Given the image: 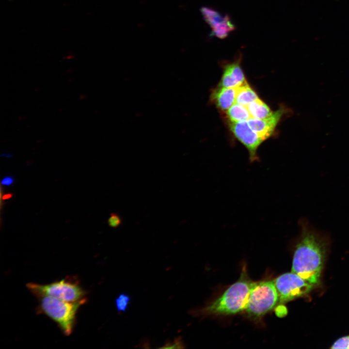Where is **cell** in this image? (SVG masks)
Returning a JSON list of instances; mask_svg holds the SVG:
<instances>
[{"label": "cell", "mask_w": 349, "mask_h": 349, "mask_svg": "<svg viewBox=\"0 0 349 349\" xmlns=\"http://www.w3.org/2000/svg\"><path fill=\"white\" fill-rule=\"evenodd\" d=\"M300 234L293 254L291 271L315 286L320 281L330 244L328 233L316 228L306 218L299 221Z\"/></svg>", "instance_id": "1"}, {"label": "cell", "mask_w": 349, "mask_h": 349, "mask_svg": "<svg viewBox=\"0 0 349 349\" xmlns=\"http://www.w3.org/2000/svg\"><path fill=\"white\" fill-rule=\"evenodd\" d=\"M254 282L243 271L238 280L209 305L199 310L203 315H228L245 310L249 295Z\"/></svg>", "instance_id": "2"}, {"label": "cell", "mask_w": 349, "mask_h": 349, "mask_svg": "<svg viewBox=\"0 0 349 349\" xmlns=\"http://www.w3.org/2000/svg\"><path fill=\"white\" fill-rule=\"evenodd\" d=\"M37 298L38 313L44 314L53 320L65 335L71 334L76 323L78 310L86 301L69 302L49 296Z\"/></svg>", "instance_id": "3"}, {"label": "cell", "mask_w": 349, "mask_h": 349, "mask_svg": "<svg viewBox=\"0 0 349 349\" xmlns=\"http://www.w3.org/2000/svg\"><path fill=\"white\" fill-rule=\"evenodd\" d=\"M27 287L37 297L49 296L69 302L86 301V292L74 276L45 285L28 283Z\"/></svg>", "instance_id": "4"}, {"label": "cell", "mask_w": 349, "mask_h": 349, "mask_svg": "<svg viewBox=\"0 0 349 349\" xmlns=\"http://www.w3.org/2000/svg\"><path fill=\"white\" fill-rule=\"evenodd\" d=\"M279 302L278 293L274 281L254 282L245 310L253 318H258L272 310Z\"/></svg>", "instance_id": "5"}, {"label": "cell", "mask_w": 349, "mask_h": 349, "mask_svg": "<svg viewBox=\"0 0 349 349\" xmlns=\"http://www.w3.org/2000/svg\"><path fill=\"white\" fill-rule=\"evenodd\" d=\"M274 282L280 303H285L306 295L314 286L292 271L281 275Z\"/></svg>", "instance_id": "6"}, {"label": "cell", "mask_w": 349, "mask_h": 349, "mask_svg": "<svg viewBox=\"0 0 349 349\" xmlns=\"http://www.w3.org/2000/svg\"><path fill=\"white\" fill-rule=\"evenodd\" d=\"M230 129L248 151L251 162L259 159L257 150L264 140L250 127L247 121L229 122Z\"/></svg>", "instance_id": "7"}, {"label": "cell", "mask_w": 349, "mask_h": 349, "mask_svg": "<svg viewBox=\"0 0 349 349\" xmlns=\"http://www.w3.org/2000/svg\"><path fill=\"white\" fill-rule=\"evenodd\" d=\"M200 12L204 19L211 29V35L219 39H225L236 29L230 16L222 15L215 9L206 6L202 7Z\"/></svg>", "instance_id": "8"}, {"label": "cell", "mask_w": 349, "mask_h": 349, "mask_svg": "<svg viewBox=\"0 0 349 349\" xmlns=\"http://www.w3.org/2000/svg\"><path fill=\"white\" fill-rule=\"evenodd\" d=\"M285 112V108H282L266 118L256 119L251 117L247 122L252 130L265 140L274 132Z\"/></svg>", "instance_id": "9"}, {"label": "cell", "mask_w": 349, "mask_h": 349, "mask_svg": "<svg viewBox=\"0 0 349 349\" xmlns=\"http://www.w3.org/2000/svg\"><path fill=\"white\" fill-rule=\"evenodd\" d=\"M241 57L235 61L224 65L223 74L219 86L226 88H237L247 83L240 65Z\"/></svg>", "instance_id": "10"}, {"label": "cell", "mask_w": 349, "mask_h": 349, "mask_svg": "<svg viewBox=\"0 0 349 349\" xmlns=\"http://www.w3.org/2000/svg\"><path fill=\"white\" fill-rule=\"evenodd\" d=\"M219 87L212 93L211 100L218 109L226 112L235 103L237 88Z\"/></svg>", "instance_id": "11"}, {"label": "cell", "mask_w": 349, "mask_h": 349, "mask_svg": "<svg viewBox=\"0 0 349 349\" xmlns=\"http://www.w3.org/2000/svg\"><path fill=\"white\" fill-rule=\"evenodd\" d=\"M257 98L258 97L257 94L247 82L237 88L235 103L247 107Z\"/></svg>", "instance_id": "12"}, {"label": "cell", "mask_w": 349, "mask_h": 349, "mask_svg": "<svg viewBox=\"0 0 349 349\" xmlns=\"http://www.w3.org/2000/svg\"><path fill=\"white\" fill-rule=\"evenodd\" d=\"M251 117L263 119L272 114L269 106L259 98L251 102L247 107Z\"/></svg>", "instance_id": "13"}, {"label": "cell", "mask_w": 349, "mask_h": 349, "mask_svg": "<svg viewBox=\"0 0 349 349\" xmlns=\"http://www.w3.org/2000/svg\"><path fill=\"white\" fill-rule=\"evenodd\" d=\"M229 122H238L247 121L251 118L246 107L235 103L225 112Z\"/></svg>", "instance_id": "14"}, {"label": "cell", "mask_w": 349, "mask_h": 349, "mask_svg": "<svg viewBox=\"0 0 349 349\" xmlns=\"http://www.w3.org/2000/svg\"><path fill=\"white\" fill-rule=\"evenodd\" d=\"M131 300L130 297L125 293H121L115 300L116 309L119 313L127 310Z\"/></svg>", "instance_id": "15"}, {"label": "cell", "mask_w": 349, "mask_h": 349, "mask_svg": "<svg viewBox=\"0 0 349 349\" xmlns=\"http://www.w3.org/2000/svg\"><path fill=\"white\" fill-rule=\"evenodd\" d=\"M186 347L181 336L175 338L173 341H167L160 349H184Z\"/></svg>", "instance_id": "16"}, {"label": "cell", "mask_w": 349, "mask_h": 349, "mask_svg": "<svg viewBox=\"0 0 349 349\" xmlns=\"http://www.w3.org/2000/svg\"><path fill=\"white\" fill-rule=\"evenodd\" d=\"M108 224L111 228H117L122 223L121 217L116 213H111L108 219Z\"/></svg>", "instance_id": "17"}, {"label": "cell", "mask_w": 349, "mask_h": 349, "mask_svg": "<svg viewBox=\"0 0 349 349\" xmlns=\"http://www.w3.org/2000/svg\"><path fill=\"white\" fill-rule=\"evenodd\" d=\"M331 349H349V335L337 339L332 345Z\"/></svg>", "instance_id": "18"}, {"label": "cell", "mask_w": 349, "mask_h": 349, "mask_svg": "<svg viewBox=\"0 0 349 349\" xmlns=\"http://www.w3.org/2000/svg\"><path fill=\"white\" fill-rule=\"evenodd\" d=\"M15 182V179L13 176L7 175L3 178L1 181V184L6 186H11Z\"/></svg>", "instance_id": "19"}, {"label": "cell", "mask_w": 349, "mask_h": 349, "mask_svg": "<svg viewBox=\"0 0 349 349\" xmlns=\"http://www.w3.org/2000/svg\"><path fill=\"white\" fill-rule=\"evenodd\" d=\"M12 194L11 193H7L3 195V199H7L11 198Z\"/></svg>", "instance_id": "20"}]
</instances>
